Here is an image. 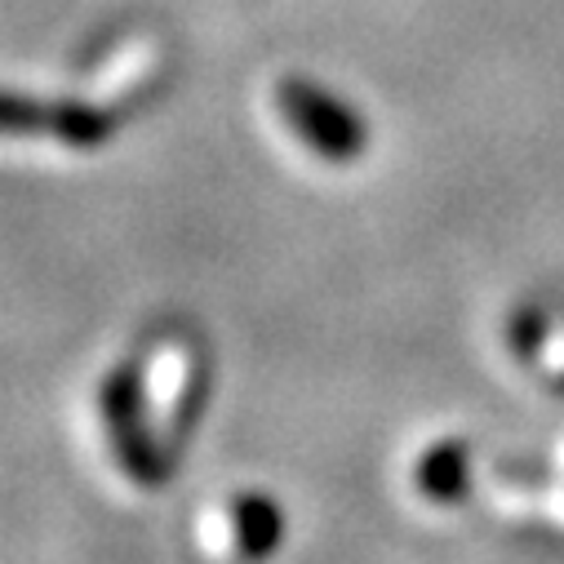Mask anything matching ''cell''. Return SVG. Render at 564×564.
<instances>
[{
    "instance_id": "obj_1",
    "label": "cell",
    "mask_w": 564,
    "mask_h": 564,
    "mask_svg": "<svg viewBox=\"0 0 564 564\" xmlns=\"http://www.w3.org/2000/svg\"><path fill=\"white\" fill-rule=\"evenodd\" d=\"M285 542V511L262 489H236L200 511L196 546L209 564H267Z\"/></svg>"
},
{
    "instance_id": "obj_2",
    "label": "cell",
    "mask_w": 564,
    "mask_h": 564,
    "mask_svg": "<svg viewBox=\"0 0 564 564\" xmlns=\"http://www.w3.org/2000/svg\"><path fill=\"white\" fill-rule=\"evenodd\" d=\"M98 417H102L111 458L129 476V485H143V489L161 485L165 458H161V436H156L152 413H148L143 373L111 369L98 387Z\"/></svg>"
},
{
    "instance_id": "obj_3",
    "label": "cell",
    "mask_w": 564,
    "mask_h": 564,
    "mask_svg": "<svg viewBox=\"0 0 564 564\" xmlns=\"http://www.w3.org/2000/svg\"><path fill=\"white\" fill-rule=\"evenodd\" d=\"M275 107L303 143L329 165H351L369 143L360 111H351L343 98H334L312 80H299V76L275 80Z\"/></svg>"
},
{
    "instance_id": "obj_4",
    "label": "cell",
    "mask_w": 564,
    "mask_h": 564,
    "mask_svg": "<svg viewBox=\"0 0 564 564\" xmlns=\"http://www.w3.org/2000/svg\"><path fill=\"white\" fill-rule=\"evenodd\" d=\"M143 391H148V413L152 427L161 436V445L178 432H187V422L196 417L200 404V365L187 351H170L152 373H143Z\"/></svg>"
},
{
    "instance_id": "obj_5",
    "label": "cell",
    "mask_w": 564,
    "mask_h": 564,
    "mask_svg": "<svg viewBox=\"0 0 564 564\" xmlns=\"http://www.w3.org/2000/svg\"><path fill=\"white\" fill-rule=\"evenodd\" d=\"M409 489L427 507H454L471 489V449L467 441H432L409 463Z\"/></svg>"
},
{
    "instance_id": "obj_6",
    "label": "cell",
    "mask_w": 564,
    "mask_h": 564,
    "mask_svg": "<svg viewBox=\"0 0 564 564\" xmlns=\"http://www.w3.org/2000/svg\"><path fill=\"white\" fill-rule=\"evenodd\" d=\"M32 129H41V133H58L63 143H72V148H94V143H102V138L111 133V120L102 116V111H94V107H85V102H58V107H32Z\"/></svg>"
}]
</instances>
